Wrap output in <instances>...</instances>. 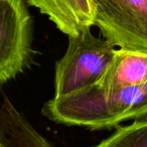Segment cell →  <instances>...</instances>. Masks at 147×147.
I'll return each mask as SVG.
<instances>
[{"label":"cell","instance_id":"obj_2","mask_svg":"<svg viewBox=\"0 0 147 147\" xmlns=\"http://www.w3.org/2000/svg\"><path fill=\"white\" fill-rule=\"evenodd\" d=\"M67 37V51L55 63L53 97L69 96L98 84L116 51L105 38L93 34L91 28Z\"/></svg>","mask_w":147,"mask_h":147},{"label":"cell","instance_id":"obj_8","mask_svg":"<svg viewBox=\"0 0 147 147\" xmlns=\"http://www.w3.org/2000/svg\"><path fill=\"white\" fill-rule=\"evenodd\" d=\"M94 147H147V116L117 128L111 136Z\"/></svg>","mask_w":147,"mask_h":147},{"label":"cell","instance_id":"obj_5","mask_svg":"<svg viewBox=\"0 0 147 147\" xmlns=\"http://www.w3.org/2000/svg\"><path fill=\"white\" fill-rule=\"evenodd\" d=\"M67 36L79 35L94 24L95 10L91 0H26Z\"/></svg>","mask_w":147,"mask_h":147},{"label":"cell","instance_id":"obj_6","mask_svg":"<svg viewBox=\"0 0 147 147\" xmlns=\"http://www.w3.org/2000/svg\"><path fill=\"white\" fill-rule=\"evenodd\" d=\"M97 85L106 90L147 86V53L116 49Z\"/></svg>","mask_w":147,"mask_h":147},{"label":"cell","instance_id":"obj_4","mask_svg":"<svg viewBox=\"0 0 147 147\" xmlns=\"http://www.w3.org/2000/svg\"><path fill=\"white\" fill-rule=\"evenodd\" d=\"M31 57V17L25 1L0 0V85L22 73Z\"/></svg>","mask_w":147,"mask_h":147},{"label":"cell","instance_id":"obj_1","mask_svg":"<svg viewBox=\"0 0 147 147\" xmlns=\"http://www.w3.org/2000/svg\"><path fill=\"white\" fill-rule=\"evenodd\" d=\"M42 114L67 126L110 129L147 116V86L106 90L96 84L69 96L53 97L45 104Z\"/></svg>","mask_w":147,"mask_h":147},{"label":"cell","instance_id":"obj_3","mask_svg":"<svg viewBox=\"0 0 147 147\" xmlns=\"http://www.w3.org/2000/svg\"><path fill=\"white\" fill-rule=\"evenodd\" d=\"M94 24L121 49L147 53V0H91Z\"/></svg>","mask_w":147,"mask_h":147},{"label":"cell","instance_id":"obj_7","mask_svg":"<svg viewBox=\"0 0 147 147\" xmlns=\"http://www.w3.org/2000/svg\"><path fill=\"white\" fill-rule=\"evenodd\" d=\"M0 146L53 147L6 96L0 106Z\"/></svg>","mask_w":147,"mask_h":147},{"label":"cell","instance_id":"obj_9","mask_svg":"<svg viewBox=\"0 0 147 147\" xmlns=\"http://www.w3.org/2000/svg\"><path fill=\"white\" fill-rule=\"evenodd\" d=\"M0 147H1V146H0Z\"/></svg>","mask_w":147,"mask_h":147}]
</instances>
